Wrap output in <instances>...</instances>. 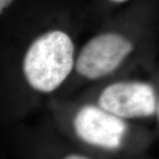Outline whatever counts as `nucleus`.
Instances as JSON below:
<instances>
[{"mask_svg":"<svg viewBox=\"0 0 159 159\" xmlns=\"http://www.w3.org/2000/svg\"><path fill=\"white\" fill-rule=\"evenodd\" d=\"M158 54V2L135 1L80 47L74 74L57 97H69L80 88L120 75L152 74Z\"/></svg>","mask_w":159,"mask_h":159,"instance_id":"f257e3e1","label":"nucleus"},{"mask_svg":"<svg viewBox=\"0 0 159 159\" xmlns=\"http://www.w3.org/2000/svg\"><path fill=\"white\" fill-rule=\"evenodd\" d=\"M103 1L105 2L106 5L115 7V6H120L125 5V4L129 3L131 1H134V0H103Z\"/></svg>","mask_w":159,"mask_h":159,"instance_id":"6e6552de","label":"nucleus"},{"mask_svg":"<svg viewBox=\"0 0 159 159\" xmlns=\"http://www.w3.org/2000/svg\"><path fill=\"white\" fill-rule=\"evenodd\" d=\"M79 48L76 29L66 17L32 29L8 66L2 102L26 107L57 97L74 74Z\"/></svg>","mask_w":159,"mask_h":159,"instance_id":"f03ea898","label":"nucleus"},{"mask_svg":"<svg viewBox=\"0 0 159 159\" xmlns=\"http://www.w3.org/2000/svg\"><path fill=\"white\" fill-rule=\"evenodd\" d=\"M77 96L129 121L157 117L158 89L152 74L113 77L87 87Z\"/></svg>","mask_w":159,"mask_h":159,"instance_id":"20e7f679","label":"nucleus"},{"mask_svg":"<svg viewBox=\"0 0 159 159\" xmlns=\"http://www.w3.org/2000/svg\"><path fill=\"white\" fill-rule=\"evenodd\" d=\"M61 159H92L89 157L86 156L84 154H80V153H75V152H73V153H68L66 154V156H64Z\"/></svg>","mask_w":159,"mask_h":159,"instance_id":"0eeeda50","label":"nucleus"},{"mask_svg":"<svg viewBox=\"0 0 159 159\" xmlns=\"http://www.w3.org/2000/svg\"><path fill=\"white\" fill-rule=\"evenodd\" d=\"M154 76V79L157 82V89H158V106H157V119L159 123V54L158 57H157V66H156V68L154 70V72L152 73Z\"/></svg>","mask_w":159,"mask_h":159,"instance_id":"423d86ee","label":"nucleus"},{"mask_svg":"<svg viewBox=\"0 0 159 159\" xmlns=\"http://www.w3.org/2000/svg\"><path fill=\"white\" fill-rule=\"evenodd\" d=\"M16 2V0H0V14L4 16L11 6Z\"/></svg>","mask_w":159,"mask_h":159,"instance_id":"39448f33","label":"nucleus"},{"mask_svg":"<svg viewBox=\"0 0 159 159\" xmlns=\"http://www.w3.org/2000/svg\"><path fill=\"white\" fill-rule=\"evenodd\" d=\"M47 102L53 114L68 125L74 137L91 148L119 151L125 148L130 138L131 121L90 100L73 96L54 97Z\"/></svg>","mask_w":159,"mask_h":159,"instance_id":"7ed1b4c3","label":"nucleus"}]
</instances>
